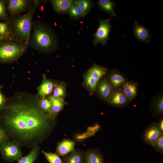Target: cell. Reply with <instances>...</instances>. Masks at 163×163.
Here are the masks:
<instances>
[{
    "mask_svg": "<svg viewBox=\"0 0 163 163\" xmlns=\"http://www.w3.org/2000/svg\"><path fill=\"white\" fill-rule=\"evenodd\" d=\"M88 71L98 81L102 77L105 76L108 72L107 67L101 66L96 63H93Z\"/></svg>",
    "mask_w": 163,
    "mask_h": 163,
    "instance_id": "obj_21",
    "label": "cell"
},
{
    "mask_svg": "<svg viewBox=\"0 0 163 163\" xmlns=\"http://www.w3.org/2000/svg\"><path fill=\"white\" fill-rule=\"evenodd\" d=\"M33 1L29 0H8L7 1V9L12 18L20 16L28 9Z\"/></svg>",
    "mask_w": 163,
    "mask_h": 163,
    "instance_id": "obj_7",
    "label": "cell"
},
{
    "mask_svg": "<svg viewBox=\"0 0 163 163\" xmlns=\"http://www.w3.org/2000/svg\"><path fill=\"white\" fill-rule=\"evenodd\" d=\"M115 3L112 0H98L97 5L99 8L110 15L115 17Z\"/></svg>",
    "mask_w": 163,
    "mask_h": 163,
    "instance_id": "obj_20",
    "label": "cell"
},
{
    "mask_svg": "<svg viewBox=\"0 0 163 163\" xmlns=\"http://www.w3.org/2000/svg\"><path fill=\"white\" fill-rule=\"evenodd\" d=\"M57 81L48 78L46 75H43V80L37 88V96L39 98L46 97L52 94Z\"/></svg>",
    "mask_w": 163,
    "mask_h": 163,
    "instance_id": "obj_12",
    "label": "cell"
},
{
    "mask_svg": "<svg viewBox=\"0 0 163 163\" xmlns=\"http://www.w3.org/2000/svg\"><path fill=\"white\" fill-rule=\"evenodd\" d=\"M74 3L84 13L85 16L90 12L95 5L91 0H75Z\"/></svg>",
    "mask_w": 163,
    "mask_h": 163,
    "instance_id": "obj_25",
    "label": "cell"
},
{
    "mask_svg": "<svg viewBox=\"0 0 163 163\" xmlns=\"http://www.w3.org/2000/svg\"><path fill=\"white\" fill-rule=\"evenodd\" d=\"M158 126L162 131H163V120L162 118L160 122L158 123Z\"/></svg>",
    "mask_w": 163,
    "mask_h": 163,
    "instance_id": "obj_35",
    "label": "cell"
},
{
    "mask_svg": "<svg viewBox=\"0 0 163 163\" xmlns=\"http://www.w3.org/2000/svg\"><path fill=\"white\" fill-rule=\"evenodd\" d=\"M99 25L95 33L93 34L92 43L94 46L99 43L103 46L107 45L109 40V34L112 26L108 18L99 19Z\"/></svg>",
    "mask_w": 163,
    "mask_h": 163,
    "instance_id": "obj_6",
    "label": "cell"
},
{
    "mask_svg": "<svg viewBox=\"0 0 163 163\" xmlns=\"http://www.w3.org/2000/svg\"><path fill=\"white\" fill-rule=\"evenodd\" d=\"M7 1L0 0V20L7 21L9 19L6 8Z\"/></svg>",
    "mask_w": 163,
    "mask_h": 163,
    "instance_id": "obj_31",
    "label": "cell"
},
{
    "mask_svg": "<svg viewBox=\"0 0 163 163\" xmlns=\"http://www.w3.org/2000/svg\"><path fill=\"white\" fill-rule=\"evenodd\" d=\"M132 101L120 88L113 91L107 103L115 107L121 108L127 106Z\"/></svg>",
    "mask_w": 163,
    "mask_h": 163,
    "instance_id": "obj_10",
    "label": "cell"
},
{
    "mask_svg": "<svg viewBox=\"0 0 163 163\" xmlns=\"http://www.w3.org/2000/svg\"><path fill=\"white\" fill-rule=\"evenodd\" d=\"M39 98L33 101H20L7 105L3 118V128L10 139L21 146L33 148L50 134L56 117L43 111Z\"/></svg>",
    "mask_w": 163,
    "mask_h": 163,
    "instance_id": "obj_1",
    "label": "cell"
},
{
    "mask_svg": "<svg viewBox=\"0 0 163 163\" xmlns=\"http://www.w3.org/2000/svg\"><path fill=\"white\" fill-rule=\"evenodd\" d=\"M105 76L114 90L121 88L128 81L126 76L116 69H110Z\"/></svg>",
    "mask_w": 163,
    "mask_h": 163,
    "instance_id": "obj_11",
    "label": "cell"
},
{
    "mask_svg": "<svg viewBox=\"0 0 163 163\" xmlns=\"http://www.w3.org/2000/svg\"><path fill=\"white\" fill-rule=\"evenodd\" d=\"M74 0H51L50 1L55 11L61 14H68L69 9Z\"/></svg>",
    "mask_w": 163,
    "mask_h": 163,
    "instance_id": "obj_15",
    "label": "cell"
},
{
    "mask_svg": "<svg viewBox=\"0 0 163 163\" xmlns=\"http://www.w3.org/2000/svg\"><path fill=\"white\" fill-rule=\"evenodd\" d=\"M39 104L40 108L44 112L50 114L52 104L48 97L39 98Z\"/></svg>",
    "mask_w": 163,
    "mask_h": 163,
    "instance_id": "obj_29",
    "label": "cell"
},
{
    "mask_svg": "<svg viewBox=\"0 0 163 163\" xmlns=\"http://www.w3.org/2000/svg\"><path fill=\"white\" fill-rule=\"evenodd\" d=\"M75 145L73 140L65 139L59 142L57 145L56 151L61 156H64L74 150Z\"/></svg>",
    "mask_w": 163,
    "mask_h": 163,
    "instance_id": "obj_17",
    "label": "cell"
},
{
    "mask_svg": "<svg viewBox=\"0 0 163 163\" xmlns=\"http://www.w3.org/2000/svg\"><path fill=\"white\" fill-rule=\"evenodd\" d=\"M67 14L72 19L75 20L81 19L85 16L74 3V2L70 6Z\"/></svg>",
    "mask_w": 163,
    "mask_h": 163,
    "instance_id": "obj_27",
    "label": "cell"
},
{
    "mask_svg": "<svg viewBox=\"0 0 163 163\" xmlns=\"http://www.w3.org/2000/svg\"><path fill=\"white\" fill-rule=\"evenodd\" d=\"M85 163H104L103 157L97 151H91L88 152L85 157Z\"/></svg>",
    "mask_w": 163,
    "mask_h": 163,
    "instance_id": "obj_24",
    "label": "cell"
},
{
    "mask_svg": "<svg viewBox=\"0 0 163 163\" xmlns=\"http://www.w3.org/2000/svg\"><path fill=\"white\" fill-rule=\"evenodd\" d=\"M33 31L28 45L40 53H50L57 49L59 41L56 35L50 25L33 20Z\"/></svg>",
    "mask_w": 163,
    "mask_h": 163,
    "instance_id": "obj_2",
    "label": "cell"
},
{
    "mask_svg": "<svg viewBox=\"0 0 163 163\" xmlns=\"http://www.w3.org/2000/svg\"><path fill=\"white\" fill-rule=\"evenodd\" d=\"M50 100L52 106L50 115L57 117V115L67 104L64 99L54 97L52 95L47 97Z\"/></svg>",
    "mask_w": 163,
    "mask_h": 163,
    "instance_id": "obj_16",
    "label": "cell"
},
{
    "mask_svg": "<svg viewBox=\"0 0 163 163\" xmlns=\"http://www.w3.org/2000/svg\"><path fill=\"white\" fill-rule=\"evenodd\" d=\"M40 149V147L38 145L32 148L27 155L17 161L18 163H34L38 158Z\"/></svg>",
    "mask_w": 163,
    "mask_h": 163,
    "instance_id": "obj_22",
    "label": "cell"
},
{
    "mask_svg": "<svg viewBox=\"0 0 163 163\" xmlns=\"http://www.w3.org/2000/svg\"><path fill=\"white\" fill-rule=\"evenodd\" d=\"M153 147L156 152L163 154V136L155 142Z\"/></svg>",
    "mask_w": 163,
    "mask_h": 163,
    "instance_id": "obj_33",
    "label": "cell"
},
{
    "mask_svg": "<svg viewBox=\"0 0 163 163\" xmlns=\"http://www.w3.org/2000/svg\"><path fill=\"white\" fill-rule=\"evenodd\" d=\"M152 116L154 118L163 113V95L162 92L157 94L153 98L150 106Z\"/></svg>",
    "mask_w": 163,
    "mask_h": 163,
    "instance_id": "obj_14",
    "label": "cell"
},
{
    "mask_svg": "<svg viewBox=\"0 0 163 163\" xmlns=\"http://www.w3.org/2000/svg\"><path fill=\"white\" fill-rule=\"evenodd\" d=\"M9 139L4 129L0 126V145Z\"/></svg>",
    "mask_w": 163,
    "mask_h": 163,
    "instance_id": "obj_34",
    "label": "cell"
},
{
    "mask_svg": "<svg viewBox=\"0 0 163 163\" xmlns=\"http://www.w3.org/2000/svg\"><path fill=\"white\" fill-rule=\"evenodd\" d=\"M133 29L134 35L138 40L145 43H148L150 41L152 34L148 28L135 21Z\"/></svg>",
    "mask_w": 163,
    "mask_h": 163,
    "instance_id": "obj_13",
    "label": "cell"
},
{
    "mask_svg": "<svg viewBox=\"0 0 163 163\" xmlns=\"http://www.w3.org/2000/svg\"><path fill=\"white\" fill-rule=\"evenodd\" d=\"M11 37L12 32L8 21L0 22V41Z\"/></svg>",
    "mask_w": 163,
    "mask_h": 163,
    "instance_id": "obj_26",
    "label": "cell"
},
{
    "mask_svg": "<svg viewBox=\"0 0 163 163\" xmlns=\"http://www.w3.org/2000/svg\"><path fill=\"white\" fill-rule=\"evenodd\" d=\"M138 85L137 82L128 81L123 84L121 89L128 97L132 101L137 96Z\"/></svg>",
    "mask_w": 163,
    "mask_h": 163,
    "instance_id": "obj_19",
    "label": "cell"
},
{
    "mask_svg": "<svg viewBox=\"0 0 163 163\" xmlns=\"http://www.w3.org/2000/svg\"><path fill=\"white\" fill-rule=\"evenodd\" d=\"M163 136V132L159 128L158 123H153L144 130L142 139L145 143L153 146Z\"/></svg>",
    "mask_w": 163,
    "mask_h": 163,
    "instance_id": "obj_8",
    "label": "cell"
},
{
    "mask_svg": "<svg viewBox=\"0 0 163 163\" xmlns=\"http://www.w3.org/2000/svg\"><path fill=\"white\" fill-rule=\"evenodd\" d=\"M28 46L11 37L0 41V62H14L26 53Z\"/></svg>",
    "mask_w": 163,
    "mask_h": 163,
    "instance_id": "obj_4",
    "label": "cell"
},
{
    "mask_svg": "<svg viewBox=\"0 0 163 163\" xmlns=\"http://www.w3.org/2000/svg\"><path fill=\"white\" fill-rule=\"evenodd\" d=\"M114 91L104 76L101 78L97 82L94 93L101 100L107 103Z\"/></svg>",
    "mask_w": 163,
    "mask_h": 163,
    "instance_id": "obj_9",
    "label": "cell"
},
{
    "mask_svg": "<svg viewBox=\"0 0 163 163\" xmlns=\"http://www.w3.org/2000/svg\"><path fill=\"white\" fill-rule=\"evenodd\" d=\"M43 1L33 0L32 5L25 14L8 21L11 28L12 37L27 45L31 33L33 18L38 6Z\"/></svg>",
    "mask_w": 163,
    "mask_h": 163,
    "instance_id": "obj_3",
    "label": "cell"
},
{
    "mask_svg": "<svg viewBox=\"0 0 163 163\" xmlns=\"http://www.w3.org/2000/svg\"><path fill=\"white\" fill-rule=\"evenodd\" d=\"M98 81L92 77L87 70L83 75L82 85L91 94L94 93Z\"/></svg>",
    "mask_w": 163,
    "mask_h": 163,
    "instance_id": "obj_18",
    "label": "cell"
},
{
    "mask_svg": "<svg viewBox=\"0 0 163 163\" xmlns=\"http://www.w3.org/2000/svg\"><path fill=\"white\" fill-rule=\"evenodd\" d=\"M83 158L82 152L75 151L73 152L65 160V163H83Z\"/></svg>",
    "mask_w": 163,
    "mask_h": 163,
    "instance_id": "obj_28",
    "label": "cell"
},
{
    "mask_svg": "<svg viewBox=\"0 0 163 163\" xmlns=\"http://www.w3.org/2000/svg\"><path fill=\"white\" fill-rule=\"evenodd\" d=\"M21 146L18 142L12 139L0 145V152L2 158L10 162L17 161L23 157Z\"/></svg>",
    "mask_w": 163,
    "mask_h": 163,
    "instance_id": "obj_5",
    "label": "cell"
},
{
    "mask_svg": "<svg viewBox=\"0 0 163 163\" xmlns=\"http://www.w3.org/2000/svg\"><path fill=\"white\" fill-rule=\"evenodd\" d=\"M3 87L2 85L0 86V111L5 110L7 107V98L2 91Z\"/></svg>",
    "mask_w": 163,
    "mask_h": 163,
    "instance_id": "obj_32",
    "label": "cell"
},
{
    "mask_svg": "<svg viewBox=\"0 0 163 163\" xmlns=\"http://www.w3.org/2000/svg\"><path fill=\"white\" fill-rule=\"evenodd\" d=\"M67 84L64 81H58L52 95L64 99L67 95L66 88Z\"/></svg>",
    "mask_w": 163,
    "mask_h": 163,
    "instance_id": "obj_23",
    "label": "cell"
},
{
    "mask_svg": "<svg viewBox=\"0 0 163 163\" xmlns=\"http://www.w3.org/2000/svg\"><path fill=\"white\" fill-rule=\"evenodd\" d=\"M46 158L50 163H62L61 159L56 153L42 151Z\"/></svg>",
    "mask_w": 163,
    "mask_h": 163,
    "instance_id": "obj_30",
    "label": "cell"
}]
</instances>
